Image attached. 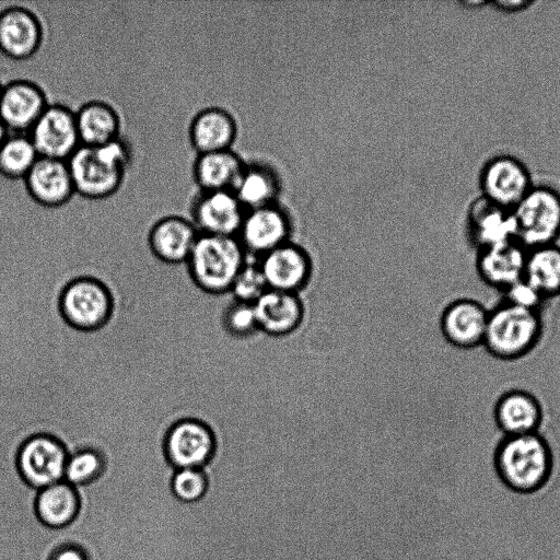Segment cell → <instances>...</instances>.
Returning <instances> with one entry per match:
<instances>
[{"mask_svg": "<svg viewBox=\"0 0 560 560\" xmlns=\"http://www.w3.org/2000/svg\"><path fill=\"white\" fill-rule=\"evenodd\" d=\"M493 464L500 480L512 491L533 493L549 480L553 456L540 432L503 436L498 443Z\"/></svg>", "mask_w": 560, "mask_h": 560, "instance_id": "cell-1", "label": "cell"}, {"mask_svg": "<svg viewBox=\"0 0 560 560\" xmlns=\"http://www.w3.org/2000/svg\"><path fill=\"white\" fill-rule=\"evenodd\" d=\"M132 149L122 137L100 145H80L68 160L75 195L90 200L114 196L122 186Z\"/></svg>", "mask_w": 560, "mask_h": 560, "instance_id": "cell-2", "label": "cell"}, {"mask_svg": "<svg viewBox=\"0 0 560 560\" xmlns=\"http://www.w3.org/2000/svg\"><path fill=\"white\" fill-rule=\"evenodd\" d=\"M542 332L540 311L502 301L489 310L482 347L495 359L513 361L529 353L540 341Z\"/></svg>", "mask_w": 560, "mask_h": 560, "instance_id": "cell-3", "label": "cell"}, {"mask_svg": "<svg viewBox=\"0 0 560 560\" xmlns=\"http://www.w3.org/2000/svg\"><path fill=\"white\" fill-rule=\"evenodd\" d=\"M247 254L236 236L199 234L187 259L195 282L210 293H225L244 267Z\"/></svg>", "mask_w": 560, "mask_h": 560, "instance_id": "cell-4", "label": "cell"}, {"mask_svg": "<svg viewBox=\"0 0 560 560\" xmlns=\"http://www.w3.org/2000/svg\"><path fill=\"white\" fill-rule=\"evenodd\" d=\"M516 240L527 249L556 244L560 237V194L534 185L512 210Z\"/></svg>", "mask_w": 560, "mask_h": 560, "instance_id": "cell-5", "label": "cell"}, {"mask_svg": "<svg viewBox=\"0 0 560 560\" xmlns=\"http://www.w3.org/2000/svg\"><path fill=\"white\" fill-rule=\"evenodd\" d=\"M68 457V451L58 440L38 434L21 445L18 469L24 482L38 491L65 480Z\"/></svg>", "mask_w": 560, "mask_h": 560, "instance_id": "cell-6", "label": "cell"}, {"mask_svg": "<svg viewBox=\"0 0 560 560\" xmlns=\"http://www.w3.org/2000/svg\"><path fill=\"white\" fill-rule=\"evenodd\" d=\"M27 135L42 158L68 161L81 145L75 110L62 103H49Z\"/></svg>", "mask_w": 560, "mask_h": 560, "instance_id": "cell-7", "label": "cell"}, {"mask_svg": "<svg viewBox=\"0 0 560 560\" xmlns=\"http://www.w3.org/2000/svg\"><path fill=\"white\" fill-rule=\"evenodd\" d=\"M481 196L513 210L534 186L526 165L515 156L501 154L486 162L480 171Z\"/></svg>", "mask_w": 560, "mask_h": 560, "instance_id": "cell-8", "label": "cell"}, {"mask_svg": "<svg viewBox=\"0 0 560 560\" xmlns=\"http://www.w3.org/2000/svg\"><path fill=\"white\" fill-rule=\"evenodd\" d=\"M245 212L233 191L198 190L191 199L188 218L199 234L237 236Z\"/></svg>", "mask_w": 560, "mask_h": 560, "instance_id": "cell-9", "label": "cell"}, {"mask_svg": "<svg viewBox=\"0 0 560 560\" xmlns=\"http://www.w3.org/2000/svg\"><path fill=\"white\" fill-rule=\"evenodd\" d=\"M65 319L79 329H95L106 323L112 313L108 290L91 278L73 280L65 288L60 299Z\"/></svg>", "mask_w": 560, "mask_h": 560, "instance_id": "cell-10", "label": "cell"}, {"mask_svg": "<svg viewBox=\"0 0 560 560\" xmlns=\"http://www.w3.org/2000/svg\"><path fill=\"white\" fill-rule=\"evenodd\" d=\"M292 223L277 202L246 210L237 238L246 254L260 257L290 241Z\"/></svg>", "mask_w": 560, "mask_h": 560, "instance_id": "cell-11", "label": "cell"}, {"mask_svg": "<svg viewBox=\"0 0 560 560\" xmlns=\"http://www.w3.org/2000/svg\"><path fill=\"white\" fill-rule=\"evenodd\" d=\"M268 289L299 293L311 280L313 261L301 245L288 241L257 258Z\"/></svg>", "mask_w": 560, "mask_h": 560, "instance_id": "cell-12", "label": "cell"}, {"mask_svg": "<svg viewBox=\"0 0 560 560\" xmlns=\"http://www.w3.org/2000/svg\"><path fill=\"white\" fill-rule=\"evenodd\" d=\"M45 39L39 15L23 5H11L0 11V52L22 61L35 56Z\"/></svg>", "mask_w": 560, "mask_h": 560, "instance_id": "cell-13", "label": "cell"}, {"mask_svg": "<svg viewBox=\"0 0 560 560\" xmlns=\"http://www.w3.org/2000/svg\"><path fill=\"white\" fill-rule=\"evenodd\" d=\"M214 452L213 432L198 420L175 423L165 440V454L175 469L203 468L212 459Z\"/></svg>", "mask_w": 560, "mask_h": 560, "instance_id": "cell-14", "label": "cell"}, {"mask_svg": "<svg viewBox=\"0 0 560 560\" xmlns=\"http://www.w3.org/2000/svg\"><path fill=\"white\" fill-rule=\"evenodd\" d=\"M48 105L47 94L37 82L12 80L1 89L0 119L12 133H27Z\"/></svg>", "mask_w": 560, "mask_h": 560, "instance_id": "cell-15", "label": "cell"}, {"mask_svg": "<svg viewBox=\"0 0 560 560\" xmlns=\"http://www.w3.org/2000/svg\"><path fill=\"white\" fill-rule=\"evenodd\" d=\"M489 310L479 301L462 298L450 302L440 317V329L447 343L464 350L482 347Z\"/></svg>", "mask_w": 560, "mask_h": 560, "instance_id": "cell-16", "label": "cell"}, {"mask_svg": "<svg viewBox=\"0 0 560 560\" xmlns=\"http://www.w3.org/2000/svg\"><path fill=\"white\" fill-rule=\"evenodd\" d=\"M30 198L44 208H59L75 195L68 161L39 156L23 179Z\"/></svg>", "mask_w": 560, "mask_h": 560, "instance_id": "cell-17", "label": "cell"}, {"mask_svg": "<svg viewBox=\"0 0 560 560\" xmlns=\"http://www.w3.org/2000/svg\"><path fill=\"white\" fill-rule=\"evenodd\" d=\"M527 250L516 240L479 249L477 273L487 285L503 292L524 278Z\"/></svg>", "mask_w": 560, "mask_h": 560, "instance_id": "cell-18", "label": "cell"}, {"mask_svg": "<svg viewBox=\"0 0 560 560\" xmlns=\"http://www.w3.org/2000/svg\"><path fill=\"white\" fill-rule=\"evenodd\" d=\"M467 231L478 250L516 240L512 210L500 207L482 196L469 206Z\"/></svg>", "mask_w": 560, "mask_h": 560, "instance_id": "cell-19", "label": "cell"}, {"mask_svg": "<svg viewBox=\"0 0 560 560\" xmlns=\"http://www.w3.org/2000/svg\"><path fill=\"white\" fill-rule=\"evenodd\" d=\"M253 305L259 331L270 337L291 335L305 317V305L299 293L268 289Z\"/></svg>", "mask_w": 560, "mask_h": 560, "instance_id": "cell-20", "label": "cell"}, {"mask_svg": "<svg viewBox=\"0 0 560 560\" xmlns=\"http://www.w3.org/2000/svg\"><path fill=\"white\" fill-rule=\"evenodd\" d=\"M493 419L503 436L535 433L539 432L542 424L544 408L533 393L513 388L495 401Z\"/></svg>", "mask_w": 560, "mask_h": 560, "instance_id": "cell-21", "label": "cell"}, {"mask_svg": "<svg viewBox=\"0 0 560 560\" xmlns=\"http://www.w3.org/2000/svg\"><path fill=\"white\" fill-rule=\"evenodd\" d=\"M198 235L188 217L166 214L150 223L148 243L161 260L178 264L187 261Z\"/></svg>", "mask_w": 560, "mask_h": 560, "instance_id": "cell-22", "label": "cell"}, {"mask_svg": "<svg viewBox=\"0 0 560 560\" xmlns=\"http://www.w3.org/2000/svg\"><path fill=\"white\" fill-rule=\"evenodd\" d=\"M236 136L234 116L219 106L200 109L188 126V140L197 154L232 149Z\"/></svg>", "mask_w": 560, "mask_h": 560, "instance_id": "cell-23", "label": "cell"}, {"mask_svg": "<svg viewBox=\"0 0 560 560\" xmlns=\"http://www.w3.org/2000/svg\"><path fill=\"white\" fill-rule=\"evenodd\" d=\"M246 163L233 149L197 154L192 178L202 191H233Z\"/></svg>", "mask_w": 560, "mask_h": 560, "instance_id": "cell-24", "label": "cell"}, {"mask_svg": "<svg viewBox=\"0 0 560 560\" xmlns=\"http://www.w3.org/2000/svg\"><path fill=\"white\" fill-rule=\"evenodd\" d=\"M81 145L100 147L121 138L122 119L104 100H90L75 110Z\"/></svg>", "mask_w": 560, "mask_h": 560, "instance_id": "cell-25", "label": "cell"}, {"mask_svg": "<svg viewBox=\"0 0 560 560\" xmlns=\"http://www.w3.org/2000/svg\"><path fill=\"white\" fill-rule=\"evenodd\" d=\"M80 511L77 488L66 480L38 490L35 499V513L42 525L51 529L69 526Z\"/></svg>", "mask_w": 560, "mask_h": 560, "instance_id": "cell-26", "label": "cell"}, {"mask_svg": "<svg viewBox=\"0 0 560 560\" xmlns=\"http://www.w3.org/2000/svg\"><path fill=\"white\" fill-rule=\"evenodd\" d=\"M233 192L245 210L271 205L280 192V180L268 165L246 164Z\"/></svg>", "mask_w": 560, "mask_h": 560, "instance_id": "cell-27", "label": "cell"}, {"mask_svg": "<svg viewBox=\"0 0 560 560\" xmlns=\"http://www.w3.org/2000/svg\"><path fill=\"white\" fill-rule=\"evenodd\" d=\"M524 279L545 300L560 295V246L556 243L528 249Z\"/></svg>", "mask_w": 560, "mask_h": 560, "instance_id": "cell-28", "label": "cell"}, {"mask_svg": "<svg viewBox=\"0 0 560 560\" xmlns=\"http://www.w3.org/2000/svg\"><path fill=\"white\" fill-rule=\"evenodd\" d=\"M39 155L27 133H10L0 148V175L24 179Z\"/></svg>", "mask_w": 560, "mask_h": 560, "instance_id": "cell-29", "label": "cell"}, {"mask_svg": "<svg viewBox=\"0 0 560 560\" xmlns=\"http://www.w3.org/2000/svg\"><path fill=\"white\" fill-rule=\"evenodd\" d=\"M103 455L93 448H80L69 454L65 480L75 488L96 481L104 472Z\"/></svg>", "mask_w": 560, "mask_h": 560, "instance_id": "cell-30", "label": "cell"}, {"mask_svg": "<svg viewBox=\"0 0 560 560\" xmlns=\"http://www.w3.org/2000/svg\"><path fill=\"white\" fill-rule=\"evenodd\" d=\"M208 487V477L202 468L176 469L171 481L173 495L184 503L200 501Z\"/></svg>", "mask_w": 560, "mask_h": 560, "instance_id": "cell-31", "label": "cell"}, {"mask_svg": "<svg viewBox=\"0 0 560 560\" xmlns=\"http://www.w3.org/2000/svg\"><path fill=\"white\" fill-rule=\"evenodd\" d=\"M267 290L268 285L257 259L250 261L247 255L244 267L231 287L232 296L240 302L254 304Z\"/></svg>", "mask_w": 560, "mask_h": 560, "instance_id": "cell-32", "label": "cell"}, {"mask_svg": "<svg viewBox=\"0 0 560 560\" xmlns=\"http://www.w3.org/2000/svg\"><path fill=\"white\" fill-rule=\"evenodd\" d=\"M222 324L225 330L236 338H248L259 331L254 305L240 302L233 296L223 311Z\"/></svg>", "mask_w": 560, "mask_h": 560, "instance_id": "cell-33", "label": "cell"}, {"mask_svg": "<svg viewBox=\"0 0 560 560\" xmlns=\"http://www.w3.org/2000/svg\"><path fill=\"white\" fill-rule=\"evenodd\" d=\"M502 293V301L532 311H540L542 303L546 301L524 278L510 285Z\"/></svg>", "mask_w": 560, "mask_h": 560, "instance_id": "cell-34", "label": "cell"}, {"mask_svg": "<svg viewBox=\"0 0 560 560\" xmlns=\"http://www.w3.org/2000/svg\"><path fill=\"white\" fill-rule=\"evenodd\" d=\"M48 560H89V557L80 546L65 544L57 547Z\"/></svg>", "mask_w": 560, "mask_h": 560, "instance_id": "cell-35", "label": "cell"}, {"mask_svg": "<svg viewBox=\"0 0 560 560\" xmlns=\"http://www.w3.org/2000/svg\"><path fill=\"white\" fill-rule=\"evenodd\" d=\"M490 5L494 7L495 10L505 13H516L528 9L534 4L530 0H497L489 2Z\"/></svg>", "mask_w": 560, "mask_h": 560, "instance_id": "cell-36", "label": "cell"}, {"mask_svg": "<svg viewBox=\"0 0 560 560\" xmlns=\"http://www.w3.org/2000/svg\"><path fill=\"white\" fill-rule=\"evenodd\" d=\"M9 135H10L9 129L7 128V126L0 119V148L3 144V142L7 140Z\"/></svg>", "mask_w": 560, "mask_h": 560, "instance_id": "cell-37", "label": "cell"}, {"mask_svg": "<svg viewBox=\"0 0 560 560\" xmlns=\"http://www.w3.org/2000/svg\"><path fill=\"white\" fill-rule=\"evenodd\" d=\"M2 84L0 83V93H1Z\"/></svg>", "mask_w": 560, "mask_h": 560, "instance_id": "cell-38", "label": "cell"}]
</instances>
